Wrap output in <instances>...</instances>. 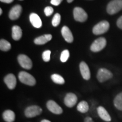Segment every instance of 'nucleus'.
<instances>
[{"instance_id": "obj_19", "label": "nucleus", "mask_w": 122, "mask_h": 122, "mask_svg": "<svg viewBox=\"0 0 122 122\" xmlns=\"http://www.w3.org/2000/svg\"><path fill=\"white\" fill-rule=\"evenodd\" d=\"M2 117L6 122H13L15 119V115L14 111L7 110L3 112Z\"/></svg>"}, {"instance_id": "obj_12", "label": "nucleus", "mask_w": 122, "mask_h": 122, "mask_svg": "<svg viewBox=\"0 0 122 122\" xmlns=\"http://www.w3.org/2000/svg\"><path fill=\"white\" fill-rule=\"evenodd\" d=\"M80 70L83 78L86 80H89L91 78V72L88 65L85 62H81L80 63Z\"/></svg>"}, {"instance_id": "obj_13", "label": "nucleus", "mask_w": 122, "mask_h": 122, "mask_svg": "<svg viewBox=\"0 0 122 122\" xmlns=\"http://www.w3.org/2000/svg\"><path fill=\"white\" fill-rule=\"evenodd\" d=\"M22 7L19 5H16L14 6L9 13V18L11 20H16L19 18L22 13Z\"/></svg>"}, {"instance_id": "obj_4", "label": "nucleus", "mask_w": 122, "mask_h": 122, "mask_svg": "<svg viewBox=\"0 0 122 122\" xmlns=\"http://www.w3.org/2000/svg\"><path fill=\"white\" fill-rule=\"evenodd\" d=\"M42 110L40 107L37 105H32L28 106L24 111V114L27 118H33L40 115L42 113Z\"/></svg>"}, {"instance_id": "obj_5", "label": "nucleus", "mask_w": 122, "mask_h": 122, "mask_svg": "<svg viewBox=\"0 0 122 122\" xmlns=\"http://www.w3.org/2000/svg\"><path fill=\"white\" fill-rule=\"evenodd\" d=\"M74 18L77 22H84L88 18V15L84 9L76 7L74 9Z\"/></svg>"}, {"instance_id": "obj_22", "label": "nucleus", "mask_w": 122, "mask_h": 122, "mask_svg": "<svg viewBox=\"0 0 122 122\" xmlns=\"http://www.w3.org/2000/svg\"><path fill=\"white\" fill-rule=\"evenodd\" d=\"M11 44L10 42L4 39H1L0 40V49L2 51H6L11 49Z\"/></svg>"}, {"instance_id": "obj_27", "label": "nucleus", "mask_w": 122, "mask_h": 122, "mask_svg": "<svg viewBox=\"0 0 122 122\" xmlns=\"http://www.w3.org/2000/svg\"><path fill=\"white\" fill-rule=\"evenodd\" d=\"M53 11H54V10H53L52 7L47 6L44 9V13L47 16H50L53 13Z\"/></svg>"}, {"instance_id": "obj_8", "label": "nucleus", "mask_w": 122, "mask_h": 122, "mask_svg": "<svg viewBox=\"0 0 122 122\" xmlns=\"http://www.w3.org/2000/svg\"><path fill=\"white\" fill-rule=\"evenodd\" d=\"M18 61L20 66L25 69L30 70L32 67V62L31 59L26 55H19L18 57Z\"/></svg>"}, {"instance_id": "obj_10", "label": "nucleus", "mask_w": 122, "mask_h": 122, "mask_svg": "<svg viewBox=\"0 0 122 122\" xmlns=\"http://www.w3.org/2000/svg\"><path fill=\"white\" fill-rule=\"evenodd\" d=\"M77 101V96L72 93H68L67 94L64 99V102H65L66 106L70 108L74 107L76 105Z\"/></svg>"}, {"instance_id": "obj_18", "label": "nucleus", "mask_w": 122, "mask_h": 122, "mask_svg": "<svg viewBox=\"0 0 122 122\" xmlns=\"http://www.w3.org/2000/svg\"><path fill=\"white\" fill-rule=\"evenodd\" d=\"M22 36V30L18 25H14L12 28V37L15 41L19 40Z\"/></svg>"}, {"instance_id": "obj_30", "label": "nucleus", "mask_w": 122, "mask_h": 122, "mask_svg": "<svg viewBox=\"0 0 122 122\" xmlns=\"http://www.w3.org/2000/svg\"><path fill=\"white\" fill-rule=\"evenodd\" d=\"M84 122H94L93 120L92 119L91 117H86L84 120Z\"/></svg>"}, {"instance_id": "obj_29", "label": "nucleus", "mask_w": 122, "mask_h": 122, "mask_svg": "<svg viewBox=\"0 0 122 122\" xmlns=\"http://www.w3.org/2000/svg\"><path fill=\"white\" fill-rule=\"evenodd\" d=\"M117 24L119 28L122 30V16H120V17L118 19L117 22Z\"/></svg>"}, {"instance_id": "obj_32", "label": "nucleus", "mask_w": 122, "mask_h": 122, "mask_svg": "<svg viewBox=\"0 0 122 122\" xmlns=\"http://www.w3.org/2000/svg\"><path fill=\"white\" fill-rule=\"evenodd\" d=\"M41 122H50V120H47V119H43L41 121Z\"/></svg>"}, {"instance_id": "obj_3", "label": "nucleus", "mask_w": 122, "mask_h": 122, "mask_svg": "<svg viewBox=\"0 0 122 122\" xmlns=\"http://www.w3.org/2000/svg\"><path fill=\"white\" fill-rule=\"evenodd\" d=\"M110 28V24L107 21L103 20L98 23L93 28V33L96 35H99L106 33Z\"/></svg>"}, {"instance_id": "obj_20", "label": "nucleus", "mask_w": 122, "mask_h": 122, "mask_svg": "<svg viewBox=\"0 0 122 122\" xmlns=\"http://www.w3.org/2000/svg\"><path fill=\"white\" fill-rule=\"evenodd\" d=\"M89 105L85 101L79 102L77 106V110L81 113H86L89 110Z\"/></svg>"}, {"instance_id": "obj_2", "label": "nucleus", "mask_w": 122, "mask_h": 122, "mask_svg": "<svg viewBox=\"0 0 122 122\" xmlns=\"http://www.w3.org/2000/svg\"><path fill=\"white\" fill-rule=\"evenodd\" d=\"M122 10V0H112L107 6V12L110 15L118 13Z\"/></svg>"}, {"instance_id": "obj_15", "label": "nucleus", "mask_w": 122, "mask_h": 122, "mask_svg": "<svg viewBox=\"0 0 122 122\" xmlns=\"http://www.w3.org/2000/svg\"><path fill=\"white\" fill-rule=\"evenodd\" d=\"M97 113L101 119L105 122H109L111 120V118L110 114L108 113L106 109L102 106L98 107L97 109Z\"/></svg>"}, {"instance_id": "obj_14", "label": "nucleus", "mask_w": 122, "mask_h": 122, "mask_svg": "<svg viewBox=\"0 0 122 122\" xmlns=\"http://www.w3.org/2000/svg\"><path fill=\"white\" fill-rule=\"evenodd\" d=\"M61 32H62V36L63 37L66 41L68 42V43L72 42L73 40H74V37H73L72 32L68 27L63 26L62 27Z\"/></svg>"}, {"instance_id": "obj_11", "label": "nucleus", "mask_w": 122, "mask_h": 122, "mask_svg": "<svg viewBox=\"0 0 122 122\" xmlns=\"http://www.w3.org/2000/svg\"><path fill=\"white\" fill-rule=\"evenodd\" d=\"M4 82L9 89L11 90L14 89L16 86V79L14 75L13 74L7 75L4 78Z\"/></svg>"}, {"instance_id": "obj_17", "label": "nucleus", "mask_w": 122, "mask_h": 122, "mask_svg": "<svg viewBox=\"0 0 122 122\" xmlns=\"http://www.w3.org/2000/svg\"><path fill=\"white\" fill-rule=\"evenodd\" d=\"M51 39H52V36L50 34L44 35L43 36L36 38L34 40V42L36 45H44L46 42L51 40Z\"/></svg>"}, {"instance_id": "obj_9", "label": "nucleus", "mask_w": 122, "mask_h": 122, "mask_svg": "<svg viewBox=\"0 0 122 122\" xmlns=\"http://www.w3.org/2000/svg\"><path fill=\"white\" fill-rule=\"evenodd\" d=\"M46 107L53 114L59 115L63 112V110L61 107L53 100L48 101L46 103Z\"/></svg>"}, {"instance_id": "obj_7", "label": "nucleus", "mask_w": 122, "mask_h": 122, "mask_svg": "<svg viewBox=\"0 0 122 122\" xmlns=\"http://www.w3.org/2000/svg\"><path fill=\"white\" fill-rule=\"evenodd\" d=\"M106 40L104 37L96 39L91 45V50L93 52H98L103 49L106 45Z\"/></svg>"}, {"instance_id": "obj_35", "label": "nucleus", "mask_w": 122, "mask_h": 122, "mask_svg": "<svg viewBox=\"0 0 122 122\" xmlns=\"http://www.w3.org/2000/svg\"><path fill=\"white\" fill-rule=\"evenodd\" d=\"M19 1H23V0H19Z\"/></svg>"}, {"instance_id": "obj_28", "label": "nucleus", "mask_w": 122, "mask_h": 122, "mask_svg": "<svg viewBox=\"0 0 122 122\" xmlns=\"http://www.w3.org/2000/svg\"><path fill=\"white\" fill-rule=\"evenodd\" d=\"M63 0H51L50 3L54 6H58Z\"/></svg>"}, {"instance_id": "obj_26", "label": "nucleus", "mask_w": 122, "mask_h": 122, "mask_svg": "<svg viewBox=\"0 0 122 122\" xmlns=\"http://www.w3.org/2000/svg\"><path fill=\"white\" fill-rule=\"evenodd\" d=\"M50 54L51 51L50 50H45L42 53V59L45 62H49L50 60Z\"/></svg>"}, {"instance_id": "obj_24", "label": "nucleus", "mask_w": 122, "mask_h": 122, "mask_svg": "<svg viewBox=\"0 0 122 122\" xmlns=\"http://www.w3.org/2000/svg\"><path fill=\"white\" fill-rule=\"evenodd\" d=\"M61 16L59 14L57 13L54 15V16H53V18L51 21V23L52 25L54 27H57L59 25V23L61 22Z\"/></svg>"}, {"instance_id": "obj_31", "label": "nucleus", "mask_w": 122, "mask_h": 122, "mask_svg": "<svg viewBox=\"0 0 122 122\" xmlns=\"http://www.w3.org/2000/svg\"><path fill=\"white\" fill-rule=\"evenodd\" d=\"M1 2H4V3H6V4H10V3H11L12 2H13L14 0H0Z\"/></svg>"}, {"instance_id": "obj_25", "label": "nucleus", "mask_w": 122, "mask_h": 122, "mask_svg": "<svg viewBox=\"0 0 122 122\" xmlns=\"http://www.w3.org/2000/svg\"><path fill=\"white\" fill-rule=\"evenodd\" d=\"M70 57V52L68 50H65L61 53L60 59L61 62H66Z\"/></svg>"}, {"instance_id": "obj_34", "label": "nucleus", "mask_w": 122, "mask_h": 122, "mask_svg": "<svg viewBox=\"0 0 122 122\" xmlns=\"http://www.w3.org/2000/svg\"><path fill=\"white\" fill-rule=\"evenodd\" d=\"M2 9H0V15H2Z\"/></svg>"}, {"instance_id": "obj_23", "label": "nucleus", "mask_w": 122, "mask_h": 122, "mask_svg": "<svg viewBox=\"0 0 122 122\" xmlns=\"http://www.w3.org/2000/svg\"><path fill=\"white\" fill-rule=\"evenodd\" d=\"M51 80L55 83L58 84H63L65 83V79L63 77L58 74H53L51 76Z\"/></svg>"}, {"instance_id": "obj_6", "label": "nucleus", "mask_w": 122, "mask_h": 122, "mask_svg": "<svg viewBox=\"0 0 122 122\" xmlns=\"http://www.w3.org/2000/svg\"><path fill=\"white\" fill-rule=\"evenodd\" d=\"M113 76L112 73L109 70L106 69V68H102L99 69L97 74V80L100 83L106 81L111 79Z\"/></svg>"}, {"instance_id": "obj_1", "label": "nucleus", "mask_w": 122, "mask_h": 122, "mask_svg": "<svg viewBox=\"0 0 122 122\" xmlns=\"http://www.w3.org/2000/svg\"><path fill=\"white\" fill-rule=\"evenodd\" d=\"M18 78L20 81L22 83L30 86H34L36 81L35 77L29 73L25 71H21L19 73Z\"/></svg>"}, {"instance_id": "obj_21", "label": "nucleus", "mask_w": 122, "mask_h": 122, "mask_svg": "<svg viewBox=\"0 0 122 122\" xmlns=\"http://www.w3.org/2000/svg\"><path fill=\"white\" fill-rule=\"evenodd\" d=\"M114 105L117 109L122 111V92L119 93L114 98Z\"/></svg>"}, {"instance_id": "obj_16", "label": "nucleus", "mask_w": 122, "mask_h": 122, "mask_svg": "<svg viewBox=\"0 0 122 122\" xmlns=\"http://www.w3.org/2000/svg\"><path fill=\"white\" fill-rule=\"evenodd\" d=\"M30 20L32 25L35 28H39L42 26V21L37 14L31 13L30 15Z\"/></svg>"}, {"instance_id": "obj_33", "label": "nucleus", "mask_w": 122, "mask_h": 122, "mask_svg": "<svg viewBox=\"0 0 122 122\" xmlns=\"http://www.w3.org/2000/svg\"><path fill=\"white\" fill-rule=\"evenodd\" d=\"M73 1H74V0H67V1L68 3H71Z\"/></svg>"}]
</instances>
